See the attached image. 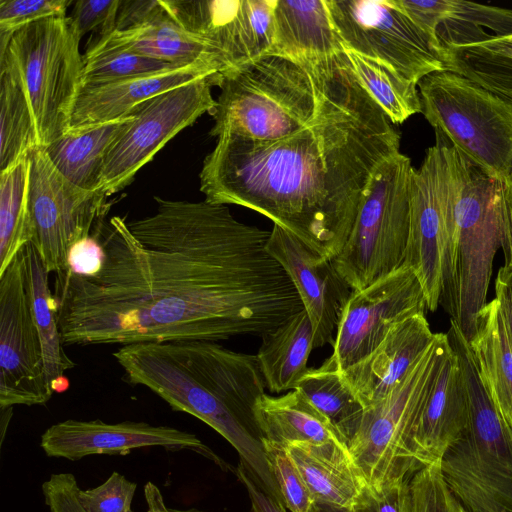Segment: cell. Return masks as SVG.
<instances>
[{
	"label": "cell",
	"instance_id": "obj_48",
	"mask_svg": "<svg viewBox=\"0 0 512 512\" xmlns=\"http://www.w3.org/2000/svg\"><path fill=\"white\" fill-rule=\"evenodd\" d=\"M235 474L247 490L249 512H287L282 501L265 491L243 463L239 462Z\"/></svg>",
	"mask_w": 512,
	"mask_h": 512
},
{
	"label": "cell",
	"instance_id": "obj_41",
	"mask_svg": "<svg viewBox=\"0 0 512 512\" xmlns=\"http://www.w3.org/2000/svg\"><path fill=\"white\" fill-rule=\"evenodd\" d=\"M136 489L135 482L114 471L102 484L80 489L79 500L87 512H129Z\"/></svg>",
	"mask_w": 512,
	"mask_h": 512
},
{
	"label": "cell",
	"instance_id": "obj_26",
	"mask_svg": "<svg viewBox=\"0 0 512 512\" xmlns=\"http://www.w3.org/2000/svg\"><path fill=\"white\" fill-rule=\"evenodd\" d=\"M254 416L263 445L284 449L293 442L342 443L331 423L297 389L282 396L264 393Z\"/></svg>",
	"mask_w": 512,
	"mask_h": 512
},
{
	"label": "cell",
	"instance_id": "obj_36",
	"mask_svg": "<svg viewBox=\"0 0 512 512\" xmlns=\"http://www.w3.org/2000/svg\"><path fill=\"white\" fill-rule=\"evenodd\" d=\"M484 27L495 37L512 34V10L451 0L450 15L439 25L437 37L442 46L480 42L492 36Z\"/></svg>",
	"mask_w": 512,
	"mask_h": 512
},
{
	"label": "cell",
	"instance_id": "obj_51",
	"mask_svg": "<svg viewBox=\"0 0 512 512\" xmlns=\"http://www.w3.org/2000/svg\"><path fill=\"white\" fill-rule=\"evenodd\" d=\"M144 498L147 504V512H203L195 508L178 509L168 506L160 488L150 481L144 486Z\"/></svg>",
	"mask_w": 512,
	"mask_h": 512
},
{
	"label": "cell",
	"instance_id": "obj_20",
	"mask_svg": "<svg viewBox=\"0 0 512 512\" xmlns=\"http://www.w3.org/2000/svg\"><path fill=\"white\" fill-rule=\"evenodd\" d=\"M468 423L466 386L450 345L408 441L407 459L412 473L439 461Z\"/></svg>",
	"mask_w": 512,
	"mask_h": 512
},
{
	"label": "cell",
	"instance_id": "obj_50",
	"mask_svg": "<svg viewBox=\"0 0 512 512\" xmlns=\"http://www.w3.org/2000/svg\"><path fill=\"white\" fill-rule=\"evenodd\" d=\"M495 298L502 312L507 332L512 343V267L503 266L495 280Z\"/></svg>",
	"mask_w": 512,
	"mask_h": 512
},
{
	"label": "cell",
	"instance_id": "obj_52",
	"mask_svg": "<svg viewBox=\"0 0 512 512\" xmlns=\"http://www.w3.org/2000/svg\"><path fill=\"white\" fill-rule=\"evenodd\" d=\"M311 512H355L353 508H342L315 502Z\"/></svg>",
	"mask_w": 512,
	"mask_h": 512
},
{
	"label": "cell",
	"instance_id": "obj_21",
	"mask_svg": "<svg viewBox=\"0 0 512 512\" xmlns=\"http://www.w3.org/2000/svg\"><path fill=\"white\" fill-rule=\"evenodd\" d=\"M435 336L425 314L411 316L394 325L372 353L342 372L364 408L404 380Z\"/></svg>",
	"mask_w": 512,
	"mask_h": 512
},
{
	"label": "cell",
	"instance_id": "obj_18",
	"mask_svg": "<svg viewBox=\"0 0 512 512\" xmlns=\"http://www.w3.org/2000/svg\"><path fill=\"white\" fill-rule=\"evenodd\" d=\"M48 457L80 460L92 455H127L135 449L161 447L176 452L190 450L213 461L223 470L233 468L195 434L171 426L146 422L106 423L100 419H68L48 427L40 438Z\"/></svg>",
	"mask_w": 512,
	"mask_h": 512
},
{
	"label": "cell",
	"instance_id": "obj_9",
	"mask_svg": "<svg viewBox=\"0 0 512 512\" xmlns=\"http://www.w3.org/2000/svg\"><path fill=\"white\" fill-rule=\"evenodd\" d=\"M414 167L397 153L374 173L363 194L349 237L332 260L353 291L399 269L410 224V181Z\"/></svg>",
	"mask_w": 512,
	"mask_h": 512
},
{
	"label": "cell",
	"instance_id": "obj_25",
	"mask_svg": "<svg viewBox=\"0 0 512 512\" xmlns=\"http://www.w3.org/2000/svg\"><path fill=\"white\" fill-rule=\"evenodd\" d=\"M95 42L177 66L201 65L220 74L229 70L214 49L186 32L166 10L142 26L113 31Z\"/></svg>",
	"mask_w": 512,
	"mask_h": 512
},
{
	"label": "cell",
	"instance_id": "obj_11",
	"mask_svg": "<svg viewBox=\"0 0 512 512\" xmlns=\"http://www.w3.org/2000/svg\"><path fill=\"white\" fill-rule=\"evenodd\" d=\"M502 181L471 165L457 206L452 255V316L467 341L485 306L494 256L502 245Z\"/></svg>",
	"mask_w": 512,
	"mask_h": 512
},
{
	"label": "cell",
	"instance_id": "obj_15",
	"mask_svg": "<svg viewBox=\"0 0 512 512\" xmlns=\"http://www.w3.org/2000/svg\"><path fill=\"white\" fill-rule=\"evenodd\" d=\"M53 393L21 249L0 274V408L44 405Z\"/></svg>",
	"mask_w": 512,
	"mask_h": 512
},
{
	"label": "cell",
	"instance_id": "obj_7",
	"mask_svg": "<svg viewBox=\"0 0 512 512\" xmlns=\"http://www.w3.org/2000/svg\"><path fill=\"white\" fill-rule=\"evenodd\" d=\"M69 16L39 20L16 30L0 44V63L18 76L32 109L40 146L70 129L82 85L83 55Z\"/></svg>",
	"mask_w": 512,
	"mask_h": 512
},
{
	"label": "cell",
	"instance_id": "obj_35",
	"mask_svg": "<svg viewBox=\"0 0 512 512\" xmlns=\"http://www.w3.org/2000/svg\"><path fill=\"white\" fill-rule=\"evenodd\" d=\"M29 155L0 174V274L31 240Z\"/></svg>",
	"mask_w": 512,
	"mask_h": 512
},
{
	"label": "cell",
	"instance_id": "obj_23",
	"mask_svg": "<svg viewBox=\"0 0 512 512\" xmlns=\"http://www.w3.org/2000/svg\"><path fill=\"white\" fill-rule=\"evenodd\" d=\"M344 50L326 0H276L268 54L304 61L325 59Z\"/></svg>",
	"mask_w": 512,
	"mask_h": 512
},
{
	"label": "cell",
	"instance_id": "obj_1",
	"mask_svg": "<svg viewBox=\"0 0 512 512\" xmlns=\"http://www.w3.org/2000/svg\"><path fill=\"white\" fill-rule=\"evenodd\" d=\"M154 199L152 215L97 224L95 273H56L64 345L261 337L304 309L266 248L270 231L238 221L227 205Z\"/></svg>",
	"mask_w": 512,
	"mask_h": 512
},
{
	"label": "cell",
	"instance_id": "obj_39",
	"mask_svg": "<svg viewBox=\"0 0 512 512\" xmlns=\"http://www.w3.org/2000/svg\"><path fill=\"white\" fill-rule=\"evenodd\" d=\"M279 496L290 512H311L315 503L297 467L282 448L263 445Z\"/></svg>",
	"mask_w": 512,
	"mask_h": 512
},
{
	"label": "cell",
	"instance_id": "obj_37",
	"mask_svg": "<svg viewBox=\"0 0 512 512\" xmlns=\"http://www.w3.org/2000/svg\"><path fill=\"white\" fill-rule=\"evenodd\" d=\"M177 66L93 42L83 55L82 84H101L174 69Z\"/></svg>",
	"mask_w": 512,
	"mask_h": 512
},
{
	"label": "cell",
	"instance_id": "obj_30",
	"mask_svg": "<svg viewBox=\"0 0 512 512\" xmlns=\"http://www.w3.org/2000/svg\"><path fill=\"white\" fill-rule=\"evenodd\" d=\"M296 389L326 417L348 448L360 428L365 408L344 379L334 356L318 368H309Z\"/></svg>",
	"mask_w": 512,
	"mask_h": 512
},
{
	"label": "cell",
	"instance_id": "obj_53",
	"mask_svg": "<svg viewBox=\"0 0 512 512\" xmlns=\"http://www.w3.org/2000/svg\"><path fill=\"white\" fill-rule=\"evenodd\" d=\"M129 512H133L132 509Z\"/></svg>",
	"mask_w": 512,
	"mask_h": 512
},
{
	"label": "cell",
	"instance_id": "obj_3",
	"mask_svg": "<svg viewBox=\"0 0 512 512\" xmlns=\"http://www.w3.org/2000/svg\"><path fill=\"white\" fill-rule=\"evenodd\" d=\"M113 356L129 383L218 432L260 485L280 499L254 416L266 387L256 355L212 341H179L124 345Z\"/></svg>",
	"mask_w": 512,
	"mask_h": 512
},
{
	"label": "cell",
	"instance_id": "obj_24",
	"mask_svg": "<svg viewBox=\"0 0 512 512\" xmlns=\"http://www.w3.org/2000/svg\"><path fill=\"white\" fill-rule=\"evenodd\" d=\"M284 450L315 502L342 508L355 506L366 486L345 445L293 442Z\"/></svg>",
	"mask_w": 512,
	"mask_h": 512
},
{
	"label": "cell",
	"instance_id": "obj_45",
	"mask_svg": "<svg viewBox=\"0 0 512 512\" xmlns=\"http://www.w3.org/2000/svg\"><path fill=\"white\" fill-rule=\"evenodd\" d=\"M395 3L420 29L436 39L439 25L451 12V0H395Z\"/></svg>",
	"mask_w": 512,
	"mask_h": 512
},
{
	"label": "cell",
	"instance_id": "obj_38",
	"mask_svg": "<svg viewBox=\"0 0 512 512\" xmlns=\"http://www.w3.org/2000/svg\"><path fill=\"white\" fill-rule=\"evenodd\" d=\"M408 487V512H463L443 478L440 460L412 474Z\"/></svg>",
	"mask_w": 512,
	"mask_h": 512
},
{
	"label": "cell",
	"instance_id": "obj_47",
	"mask_svg": "<svg viewBox=\"0 0 512 512\" xmlns=\"http://www.w3.org/2000/svg\"><path fill=\"white\" fill-rule=\"evenodd\" d=\"M102 249L99 240L92 233L75 244L70 250L65 270L76 274L89 275L95 273L101 264Z\"/></svg>",
	"mask_w": 512,
	"mask_h": 512
},
{
	"label": "cell",
	"instance_id": "obj_17",
	"mask_svg": "<svg viewBox=\"0 0 512 512\" xmlns=\"http://www.w3.org/2000/svg\"><path fill=\"white\" fill-rule=\"evenodd\" d=\"M427 310L422 285L407 266L353 291L342 312L333 345L332 355L340 371L372 353L394 325Z\"/></svg>",
	"mask_w": 512,
	"mask_h": 512
},
{
	"label": "cell",
	"instance_id": "obj_13",
	"mask_svg": "<svg viewBox=\"0 0 512 512\" xmlns=\"http://www.w3.org/2000/svg\"><path fill=\"white\" fill-rule=\"evenodd\" d=\"M30 243L48 273L63 271L72 247L92 235L110 204L100 191L82 189L52 164L44 147L29 154Z\"/></svg>",
	"mask_w": 512,
	"mask_h": 512
},
{
	"label": "cell",
	"instance_id": "obj_29",
	"mask_svg": "<svg viewBox=\"0 0 512 512\" xmlns=\"http://www.w3.org/2000/svg\"><path fill=\"white\" fill-rule=\"evenodd\" d=\"M261 339L256 357L266 387L272 393L296 389L309 370L307 363L314 349L313 327L305 309Z\"/></svg>",
	"mask_w": 512,
	"mask_h": 512
},
{
	"label": "cell",
	"instance_id": "obj_2",
	"mask_svg": "<svg viewBox=\"0 0 512 512\" xmlns=\"http://www.w3.org/2000/svg\"><path fill=\"white\" fill-rule=\"evenodd\" d=\"M393 125L351 68L324 111L300 131L269 141L220 135L203 161L200 190L209 203L264 215L333 260L374 173L400 152Z\"/></svg>",
	"mask_w": 512,
	"mask_h": 512
},
{
	"label": "cell",
	"instance_id": "obj_54",
	"mask_svg": "<svg viewBox=\"0 0 512 512\" xmlns=\"http://www.w3.org/2000/svg\"><path fill=\"white\" fill-rule=\"evenodd\" d=\"M463 512H466V511L463 509Z\"/></svg>",
	"mask_w": 512,
	"mask_h": 512
},
{
	"label": "cell",
	"instance_id": "obj_10",
	"mask_svg": "<svg viewBox=\"0 0 512 512\" xmlns=\"http://www.w3.org/2000/svg\"><path fill=\"white\" fill-rule=\"evenodd\" d=\"M449 347L446 333H436L404 380L365 408L348 451L366 488L380 490L413 474L407 459L408 441Z\"/></svg>",
	"mask_w": 512,
	"mask_h": 512
},
{
	"label": "cell",
	"instance_id": "obj_32",
	"mask_svg": "<svg viewBox=\"0 0 512 512\" xmlns=\"http://www.w3.org/2000/svg\"><path fill=\"white\" fill-rule=\"evenodd\" d=\"M445 70L512 103V34L464 45H443Z\"/></svg>",
	"mask_w": 512,
	"mask_h": 512
},
{
	"label": "cell",
	"instance_id": "obj_42",
	"mask_svg": "<svg viewBox=\"0 0 512 512\" xmlns=\"http://www.w3.org/2000/svg\"><path fill=\"white\" fill-rule=\"evenodd\" d=\"M119 5L120 0H78L69 18L81 38L88 32L105 37L115 30Z\"/></svg>",
	"mask_w": 512,
	"mask_h": 512
},
{
	"label": "cell",
	"instance_id": "obj_46",
	"mask_svg": "<svg viewBox=\"0 0 512 512\" xmlns=\"http://www.w3.org/2000/svg\"><path fill=\"white\" fill-rule=\"evenodd\" d=\"M164 12L161 0H120L114 31L137 28Z\"/></svg>",
	"mask_w": 512,
	"mask_h": 512
},
{
	"label": "cell",
	"instance_id": "obj_4",
	"mask_svg": "<svg viewBox=\"0 0 512 512\" xmlns=\"http://www.w3.org/2000/svg\"><path fill=\"white\" fill-rule=\"evenodd\" d=\"M351 72L345 50L320 60L267 54L221 74L211 136L277 140L310 124Z\"/></svg>",
	"mask_w": 512,
	"mask_h": 512
},
{
	"label": "cell",
	"instance_id": "obj_5",
	"mask_svg": "<svg viewBox=\"0 0 512 512\" xmlns=\"http://www.w3.org/2000/svg\"><path fill=\"white\" fill-rule=\"evenodd\" d=\"M450 323L446 335L463 374L469 423L442 455L441 472L466 512H512V424L483 383L464 334Z\"/></svg>",
	"mask_w": 512,
	"mask_h": 512
},
{
	"label": "cell",
	"instance_id": "obj_49",
	"mask_svg": "<svg viewBox=\"0 0 512 512\" xmlns=\"http://www.w3.org/2000/svg\"><path fill=\"white\" fill-rule=\"evenodd\" d=\"M502 245L505 266L512 267V170L502 184L501 194Z\"/></svg>",
	"mask_w": 512,
	"mask_h": 512
},
{
	"label": "cell",
	"instance_id": "obj_43",
	"mask_svg": "<svg viewBox=\"0 0 512 512\" xmlns=\"http://www.w3.org/2000/svg\"><path fill=\"white\" fill-rule=\"evenodd\" d=\"M409 478L394 481L376 491L365 487L353 509L355 512H408Z\"/></svg>",
	"mask_w": 512,
	"mask_h": 512
},
{
	"label": "cell",
	"instance_id": "obj_31",
	"mask_svg": "<svg viewBox=\"0 0 512 512\" xmlns=\"http://www.w3.org/2000/svg\"><path fill=\"white\" fill-rule=\"evenodd\" d=\"M22 250L28 269L32 308L42 342L48 382L53 392H62L69 385L64 373L75 364L64 350L55 299L48 285L49 273L31 243L26 244Z\"/></svg>",
	"mask_w": 512,
	"mask_h": 512
},
{
	"label": "cell",
	"instance_id": "obj_22",
	"mask_svg": "<svg viewBox=\"0 0 512 512\" xmlns=\"http://www.w3.org/2000/svg\"><path fill=\"white\" fill-rule=\"evenodd\" d=\"M218 74L205 66L186 65L108 83L82 84L74 103L70 128L123 118L156 95Z\"/></svg>",
	"mask_w": 512,
	"mask_h": 512
},
{
	"label": "cell",
	"instance_id": "obj_40",
	"mask_svg": "<svg viewBox=\"0 0 512 512\" xmlns=\"http://www.w3.org/2000/svg\"><path fill=\"white\" fill-rule=\"evenodd\" d=\"M70 0H0V38H10L18 29L33 22L66 17Z\"/></svg>",
	"mask_w": 512,
	"mask_h": 512
},
{
	"label": "cell",
	"instance_id": "obj_28",
	"mask_svg": "<svg viewBox=\"0 0 512 512\" xmlns=\"http://www.w3.org/2000/svg\"><path fill=\"white\" fill-rule=\"evenodd\" d=\"M468 344L483 383L512 424V343L496 298L477 313Z\"/></svg>",
	"mask_w": 512,
	"mask_h": 512
},
{
	"label": "cell",
	"instance_id": "obj_33",
	"mask_svg": "<svg viewBox=\"0 0 512 512\" xmlns=\"http://www.w3.org/2000/svg\"><path fill=\"white\" fill-rule=\"evenodd\" d=\"M0 107V168L4 171L40 146L26 92L6 63H0Z\"/></svg>",
	"mask_w": 512,
	"mask_h": 512
},
{
	"label": "cell",
	"instance_id": "obj_12",
	"mask_svg": "<svg viewBox=\"0 0 512 512\" xmlns=\"http://www.w3.org/2000/svg\"><path fill=\"white\" fill-rule=\"evenodd\" d=\"M345 49L377 60L418 85L445 70L440 41L420 29L395 0H326Z\"/></svg>",
	"mask_w": 512,
	"mask_h": 512
},
{
	"label": "cell",
	"instance_id": "obj_16",
	"mask_svg": "<svg viewBox=\"0 0 512 512\" xmlns=\"http://www.w3.org/2000/svg\"><path fill=\"white\" fill-rule=\"evenodd\" d=\"M161 3L186 32L223 58L228 71L271 50L276 0H166Z\"/></svg>",
	"mask_w": 512,
	"mask_h": 512
},
{
	"label": "cell",
	"instance_id": "obj_14",
	"mask_svg": "<svg viewBox=\"0 0 512 512\" xmlns=\"http://www.w3.org/2000/svg\"><path fill=\"white\" fill-rule=\"evenodd\" d=\"M220 76L195 80L136 106L107 151L98 191L109 197L124 189L170 139L203 114H211L216 105L211 87L218 86Z\"/></svg>",
	"mask_w": 512,
	"mask_h": 512
},
{
	"label": "cell",
	"instance_id": "obj_27",
	"mask_svg": "<svg viewBox=\"0 0 512 512\" xmlns=\"http://www.w3.org/2000/svg\"><path fill=\"white\" fill-rule=\"evenodd\" d=\"M132 117L131 113L109 122L70 128L44 149L66 179L82 189L98 191L107 151Z\"/></svg>",
	"mask_w": 512,
	"mask_h": 512
},
{
	"label": "cell",
	"instance_id": "obj_34",
	"mask_svg": "<svg viewBox=\"0 0 512 512\" xmlns=\"http://www.w3.org/2000/svg\"><path fill=\"white\" fill-rule=\"evenodd\" d=\"M345 53L358 82L392 124H401L412 115L421 113L417 84L377 60L348 49Z\"/></svg>",
	"mask_w": 512,
	"mask_h": 512
},
{
	"label": "cell",
	"instance_id": "obj_8",
	"mask_svg": "<svg viewBox=\"0 0 512 512\" xmlns=\"http://www.w3.org/2000/svg\"><path fill=\"white\" fill-rule=\"evenodd\" d=\"M421 113L473 166L504 182L512 170V103L447 70L418 82Z\"/></svg>",
	"mask_w": 512,
	"mask_h": 512
},
{
	"label": "cell",
	"instance_id": "obj_44",
	"mask_svg": "<svg viewBox=\"0 0 512 512\" xmlns=\"http://www.w3.org/2000/svg\"><path fill=\"white\" fill-rule=\"evenodd\" d=\"M41 489L50 512H87L79 500L81 488L72 473L51 474Z\"/></svg>",
	"mask_w": 512,
	"mask_h": 512
},
{
	"label": "cell",
	"instance_id": "obj_19",
	"mask_svg": "<svg viewBox=\"0 0 512 512\" xmlns=\"http://www.w3.org/2000/svg\"><path fill=\"white\" fill-rule=\"evenodd\" d=\"M293 282L312 323L313 347L334 345L338 324L353 290L332 260L309 249L300 239L274 224L266 245Z\"/></svg>",
	"mask_w": 512,
	"mask_h": 512
},
{
	"label": "cell",
	"instance_id": "obj_6",
	"mask_svg": "<svg viewBox=\"0 0 512 512\" xmlns=\"http://www.w3.org/2000/svg\"><path fill=\"white\" fill-rule=\"evenodd\" d=\"M410 181L409 236L402 266L424 290L427 309L439 304L452 316V255L457 206L471 163L439 132Z\"/></svg>",
	"mask_w": 512,
	"mask_h": 512
}]
</instances>
